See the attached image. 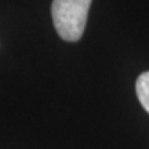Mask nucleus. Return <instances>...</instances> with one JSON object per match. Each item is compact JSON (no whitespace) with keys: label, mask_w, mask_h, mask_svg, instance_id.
I'll return each instance as SVG.
<instances>
[{"label":"nucleus","mask_w":149,"mask_h":149,"mask_svg":"<svg viewBox=\"0 0 149 149\" xmlns=\"http://www.w3.org/2000/svg\"><path fill=\"white\" fill-rule=\"evenodd\" d=\"M93 0H53L51 17L55 31L65 42H77L86 28Z\"/></svg>","instance_id":"f257e3e1"},{"label":"nucleus","mask_w":149,"mask_h":149,"mask_svg":"<svg viewBox=\"0 0 149 149\" xmlns=\"http://www.w3.org/2000/svg\"><path fill=\"white\" fill-rule=\"evenodd\" d=\"M135 91H137V97L141 105L149 113V70L138 76L135 83Z\"/></svg>","instance_id":"f03ea898"}]
</instances>
